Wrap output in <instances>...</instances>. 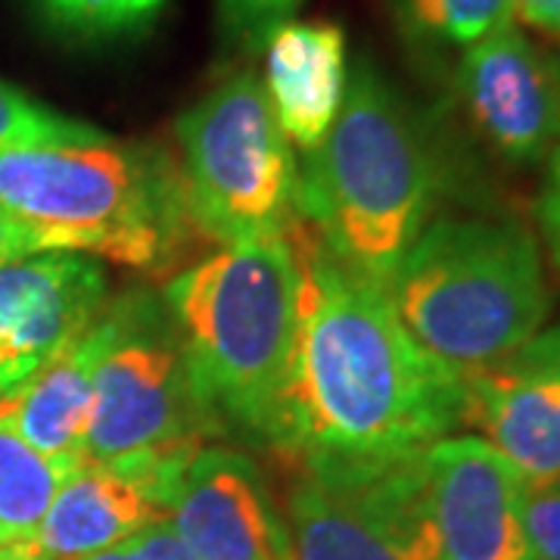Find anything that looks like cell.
Returning a JSON list of instances; mask_svg holds the SVG:
<instances>
[{
	"mask_svg": "<svg viewBox=\"0 0 560 560\" xmlns=\"http://www.w3.org/2000/svg\"><path fill=\"white\" fill-rule=\"evenodd\" d=\"M458 91L501 156L539 162L560 143V66L514 22L464 50Z\"/></svg>",
	"mask_w": 560,
	"mask_h": 560,
	"instance_id": "30bf717a",
	"label": "cell"
},
{
	"mask_svg": "<svg viewBox=\"0 0 560 560\" xmlns=\"http://www.w3.org/2000/svg\"><path fill=\"white\" fill-rule=\"evenodd\" d=\"M50 28L72 38H113L156 20L168 0H32Z\"/></svg>",
	"mask_w": 560,
	"mask_h": 560,
	"instance_id": "ffe728a7",
	"label": "cell"
},
{
	"mask_svg": "<svg viewBox=\"0 0 560 560\" xmlns=\"http://www.w3.org/2000/svg\"><path fill=\"white\" fill-rule=\"evenodd\" d=\"M40 253H62L57 237L0 202V265L40 256Z\"/></svg>",
	"mask_w": 560,
	"mask_h": 560,
	"instance_id": "cb8c5ba5",
	"label": "cell"
},
{
	"mask_svg": "<svg viewBox=\"0 0 560 560\" xmlns=\"http://www.w3.org/2000/svg\"><path fill=\"white\" fill-rule=\"evenodd\" d=\"M165 302L200 396L268 442L296 334V259L287 237L221 246L168 283Z\"/></svg>",
	"mask_w": 560,
	"mask_h": 560,
	"instance_id": "277c9868",
	"label": "cell"
},
{
	"mask_svg": "<svg viewBox=\"0 0 560 560\" xmlns=\"http://www.w3.org/2000/svg\"><path fill=\"white\" fill-rule=\"evenodd\" d=\"M442 560H529L521 474L480 436H445L423 452Z\"/></svg>",
	"mask_w": 560,
	"mask_h": 560,
	"instance_id": "8fae6325",
	"label": "cell"
},
{
	"mask_svg": "<svg viewBox=\"0 0 560 560\" xmlns=\"http://www.w3.org/2000/svg\"><path fill=\"white\" fill-rule=\"evenodd\" d=\"M539 224L551 261L560 268V143L551 150V165H548V178L541 187L539 197Z\"/></svg>",
	"mask_w": 560,
	"mask_h": 560,
	"instance_id": "d4e9b609",
	"label": "cell"
},
{
	"mask_svg": "<svg viewBox=\"0 0 560 560\" xmlns=\"http://www.w3.org/2000/svg\"><path fill=\"white\" fill-rule=\"evenodd\" d=\"M287 536L293 560H442L423 452L300 467Z\"/></svg>",
	"mask_w": 560,
	"mask_h": 560,
	"instance_id": "ba28073f",
	"label": "cell"
},
{
	"mask_svg": "<svg viewBox=\"0 0 560 560\" xmlns=\"http://www.w3.org/2000/svg\"><path fill=\"white\" fill-rule=\"evenodd\" d=\"M436 160L396 88L361 60L327 138L296 168V219L364 278L389 283L427 228Z\"/></svg>",
	"mask_w": 560,
	"mask_h": 560,
	"instance_id": "7a4b0ae2",
	"label": "cell"
},
{
	"mask_svg": "<svg viewBox=\"0 0 560 560\" xmlns=\"http://www.w3.org/2000/svg\"><path fill=\"white\" fill-rule=\"evenodd\" d=\"M460 427L477 430L523 486L560 480V371L514 352L464 374Z\"/></svg>",
	"mask_w": 560,
	"mask_h": 560,
	"instance_id": "5bb4252c",
	"label": "cell"
},
{
	"mask_svg": "<svg viewBox=\"0 0 560 560\" xmlns=\"http://www.w3.org/2000/svg\"><path fill=\"white\" fill-rule=\"evenodd\" d=\"M514 16L560 40V0H511Z\"/></svg>",
	"mask_w": 560,
	"mask_h": 560,
	"instance_id": "484cf974",
	"label": "cell"
},
{
	"mask_svg": "<svg viewBox=\"0 0 560 560\" xmlns=\"http://www.w3.org/2000/svg\"><path fill=\"white\" fill-rule=\"evenodd\" d=\"M0 560H47L40 551H35L28 541H10L0 545Z\"/></svg>",
	"mask_w": 560,
	"mask_h": 560,
	"instance_id": "83f0119b",
	"label": "cell"
},
{
	"mask_svg": "<svg viewBox=\"0 0 560 560\" xmlns=\"http://www.w3.org/2000/svg\"><path fill=\"white\" fill-rule=\"evenodd\" d=\"M187 464L81 460L28 545L47 560H81L172 514Z\"/></svg>",
	"mask_w": 560,
	"mask_h": 560,
	"instance_id": "7c38bea8",
	"label": "cell"
},
{
	"mask_svg": "<svg viewBox=\"0 0 560 560\" xmlns=\"http://www.w3.org/2000/svg\"><path fill=\"white\" fill-rule=\"evenodd\" d=\"M346 35L330 22H280L265 40V94L280 131L312 153L340 116Z\"/></svg>",
	"mask_w": 560,
	"mask_h": 560,
	"instance_id": "9a60e30c",
	"label": "cell"
},
{
	"mask_svg": "<svg viewBox=\"0 0 560 560\" xmlns=\"http://www.w3.org/2000/svg\"><path fill=\"white\" fill-rule=\"evenodd\" d=\"M184 194L194 228L221 246L280 234L296 215V160L265 84L224 79L178 119Z\"/></svg>",
	"mask_w": 560,
	"mask_h": 560,
	"instance_id": "8992f818",
	"label": "cell"
},
{
	"mask_svg": "<svg viewBox=\"0 0 560 560\" xmlns=\"http://www.w3.org/2000/svg\"><path fill=\"white\" fill-rule=\"evenodd\" d=\"M521 355L539 361V364H548V368H558L560 371V327L539 330L533 340L523 346Z\"/></svg>",
	"mask_w": 560,
	"mask_h": 560,
	"instance_id": "4316f807",
	"label": "cell"
},
{
	"mask_svg": "<svg viewBox=\"0 0 560 560\" xmlns=\"http://www.w3.org/2000/svg\"><path fill=\"white\" fill-rule=\"evenodd\" d=\"M386 290L408 334L460 377L521 352L551 308L539 243L517 221L427 224Z\"/></svg>",
	"mask_w": 560,
	"mask_h": 560,
	"instance_id": "3957f363",
	"label": "cell"
},
{
	"mask_svg": "<svg viewBox=\"0 0 560 560\" xmlns=\"http://www.w3.org/2000/svg\"><path fill=\"white\" fill-rule=\"evenodd\" d=\"M116 337L119 308H106L103 318L79 342H72L57 359L47 361L13 396L0 401V418L44 455L84 460L94 377Z\"/></svg>",
	"mask_w": 560,
	"mask_h": 560,
	"instance_id": "2e32d148",
	"label": "cell"
},
{
	"mask_svg": "<svg viewBox=\"0 0 560 560\" xmlns=\"http://www.w3.org/2000/svg\"><path fill=\"white\" fill-rule=\"evenodd\" d=\"M81 560H197L194 551L187 548V541L175 533L172 521L150 523L140 533L128 539L116 541L109 548H103L97 555H88Z\"/></svg>",
	"mask_w": 560,
	"mask_h": 560,
	"instance_id": "7402d4cb",
	"label": "cell"
},
{
	"mask_svg": "<svg viewBox=\"0 0 560 560\" xmlns=\"http://www.w3.org/2000/svg\"><path fill=\"white\" fill-rule=\"evenodd\" d=\"M106 312V278L84 253L0 265V401L79 342Z\"/></svg>",
	"mask_w": 560,
	"mask_h": 560,
	"instance_id": "9c48e42d",
	"label": "cell"
},
{
	"mask_svg": "<svg viewBox=\"0 0 560 560\" xmlns=\"http://www.w3.org/2000/svg\"><path fill=\"white\" fill-rule=\"evenodd\" d=\"M116 308L119 337L94 377L84 458L190 464L224 423L200 396L180 337L162 324L160 312L143 300Z\"/></svg>",
	"mask_w": 560,
	"mask_h": 560,
	"instance_id": "52a82bcc",
	"label": "cell"
},
{
	"mask_svg": "<svg viewBox=\"0 0 560 560\" xmlns=\"http://www.w3.org/2000/svg\"><path fill=\"white\" fill-rule=\"evenodd\" d=\"M168 521L197 560H293L256 464L206 445L184 467Z\"/></svg>",
	"mask_w": 560,
	"mask_h": 560,
	"instance_id": "4fadbf2b",
	"label": "cell"
},
{
	"mask_svg": "<svg viewBox=\"0 0 560 560\" xmlns=\"http://www.w3.org/2000/svg\"><path fill=\"white\" fill-rule=\"evenodd\" d=\"M296 334L268 442L300 467L371 464L427 452L460 427V374L401 324L386 283L340 261L302 219Z\"/></svg>",
	"mask_w": 560,
	"mask_h": 560,
	"instance_id": "6da1fadb",
	"label": "cell"
},
{
	"mask_svg": "<svg viewBox=\"0 0 560 560\" xmlns=\"http://www.w3.org/2000/svg\"><path fill=\"white\" fill-rule=\"evenodd\" d=\"M401 16L427 38L470 47L514 22L511 0H396Z\"/></svg>",
	"mask_w": 560,
	"mask_h": 560,
	"instance_id": "d6986e66",
	"label": "cell"
},
{
	"mask_svg": "<svg viewBox=\"0 0 560 560\" xmlns=\"http://www.w3.org/2000/svg\"><path fill=\"white\" fill-rule=\"evenodd\" d=\"M109 140L101 128L62 116L25 91L0 81V153L35 147H88Z\"/></svg>",
	"mask_w": 560,
	"mask_h": 560,
	"instance_id": "ac0fdd59",
	"label": "cell"
},
{
	"mask_svg": "<svg viewBox=\"0 0 560 560\" xmlns=\"http://www.w3.org/2000/svg\"><path fill=\"white\" fill-rule=\"evenodd\" d=\"M521 526L529 560H560V480L523 486Z\"/></svg>",
	"mask_w": 560,
	"mask_h": 560,
	"instance_id": "44dd1931",
	"label": "cell"
},
{
	"mask_svg": "<svg viewBox=\"0 0 560 560\" xmlns=\"http://www.w3.org/2000/svg\"><path fill=\"white\" fill-rule=\"evenodd\" d=\"M0 202L54 234L62 253L160 268L194 224L184 178L160 150L35 147L0 153Z\"/></svg>",
	"mask_w": 560,
	"mask_h": 560,
	"instance_id": "5b68a950",
	"label": "cell"
},
{
	"mask_svg": "<svg viewBox=\"0 0 560 560\" xmlns=\"http://www.w3.org/2000/svg\"><path fill=\"white\" fill-rule=\"evenodd\" d=\"M81 460L50 458L0 418V545L28 541Z\"/></svg>",
	"mask_w": 560,
	"mask_h": 560,
	"instance_id": "e0dca14e",
	"label": "cell"
},
{
	"mask_svg": "<svg viewBox=\"0 0 560 560\" xmlns=\"http://www.w3.org/2000/svg\"><path fill=\"white\" fill-rule=\"evenodd\" d=\"M300 3L302 0H221V13L237 38L265 44L280 22L296 13Z\"/></svg>",
	"mask_w": 560,
	"mask_h": 560,
	"instance_id": "603a6c76",
	"label": "cell"
}]
</instances>
